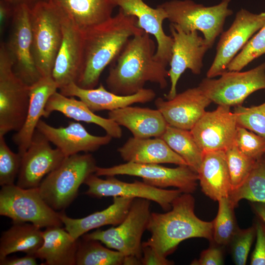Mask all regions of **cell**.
<instances>
[{"instance_id":"29","label":"cell","mask_w":265,"mask_h":265,"mask_svg":"<svg viewBox=\"0 0 265 265\" xmlns=\"http://www.w3.org/2000/svg\"><path fill=\"white\" fill-rule=\"evenodd\" d=\"M61 227H49L43 231V243L34 256L45 265H76L77 239Z\"/></svg>"},{"instance_id":"40","label":"cell","mask_w":265,"mask_h":265,"mask_svg":"<svg viewBox=\"0 0 265 265\" xmlns=\"http://www.w3.org/2000/svg\"><path fill=\"white\" fill-rule=\"evenodd\" d=\"M256 237L255 223L248 228L238 229L228 244L231 247V254L235 265H246L249 253Z\"/></svg>"},{"instance_id":"39","label":"cell","mask_w":265,"mask_h":265,"mask_svg":"<svg viewBox=\"0 0 265 265\" xmlns=\"http://www.w3.org/2000/svg\"><path fill=\"white\" fill-rule=\"evenodd\" d=\"M22 156L13 152L8 147L4 136L0 135V185L14 184L18 177Z\"/></svg>"},{"instance_id":"7","label":"cell","mask_w":265,"mask_h":265,"mask_svg":"<svg viewBox=\"0 0 265 265\" xmlns=\"http://www.w3.org/2000/svg\"><path fill=\"white\" fill-rule=\"evenodd\" d=\"M30 86L14 73L5 43L0 47V135L22 127L29 102Z\"/></svg>"},{"instance_id":"27","label":"cell","mask_w":265,"mask_h":265,"mask_svg":"<svg viewBox=\"0 0 265 265\" xmlns=\"http://www.w3.org/2000/svg\"><path fill=\"white\" fill-rule=\"evenodd\" d=\"M197 174L202 191L206 196L216 201L229 196L232 189L225 151L204 153Z\"/></svg>"},{"instance_id":"37","label":"cell","mask_w":265,"mask_h":265,"mask_svg":"<svg viewBox=\"0 0 265 265\" xmlns=\"http://www.w3.org/2000/svg\"><path fill=\"white\" fill-rule=\"evenodd\" d=\"M265 54V24L249 40L227 66L229 71H240Z\"/></svg>"},{"instance_id":"44","label":"cell","mask_w":265,"mask_h":265,"mask_svg":"<svg viewBox=\"0 0 265 265\" xmlns=\"http://www.w3.org/2000/svg\"><path fill=\"white\" fill-rule=\"evenodd\" d=\"M141 265H171L174 262L160 255L149 246L142 245Z\"/></svg>"},{"instance_id":"1","label":"cell","mask_w":265,"mask_h":265,"mask_svg":"<svg viewBox=\"0 0 265 265\" xmlns=\"http://www.w3.org/2000/svg\"><path fill=\"white\" fill-rule=\"evenodd\" d=\"M144 32L137 19L121 9L107 21L83 30L82 68L76 83L84 89L94 88L104 69L114 61L133 36Z\"/></svg>"},{"instance_id":"42","label":"cell","mask_w":265,"mask_h":265,"mask_svg":"<svg viewBox=\"0 0 265 265\" xmlns=\"http://www.w3.org/2000/svg\"><path fill=\"white\" fill-rule=\"evenodd\" d=\"M256 243L252 253L251 265H265V223L258 216L255 220Z\"/></svg>"},{"instance_id":"17","label":"cell","mask_w":265,"mask_h":265,"mask_svg":"<svg viewBox=\"0 0 265 265\" xmlns=\"http://www.w3.org/2000/svg\"><path fill=\"white\" fill-rule=\"evenodd\" d=\"M50 142L36 130L27 149L22 156L17 185L23 188L39 186L45 176L56 169L66 157L53 149Z\"/></svg>"},{"instance_id":"5","label":"cell","mask_w":265,"mask_h":265,"mask_svg":"<svg viewBox=\"0 0 265 265\" xmlns=\"http://www.w3.org/2000/svg\"><path fill=\"white\" fill-rule=\"evenodd\" d=\"M63 12L51 1L30 8L32 53L42 77L52 76L62 39Z\"/></svg>"},{"instance_id":"33","label":"cell","mask_w":265,"mask_h":265,"mask_svg":"<svg viewBox=\"0 0 265 265\" xmlns=\"http://www.w3.org/2000/svg\"><path fill=\"white\" fill-rule=\"evenodd\" d=\"M77 265H122L125 256L110 249L97 240L80 238L77 239Z\"/></svg>"},{"instance_id":"26","label":"cell","mask_w":265,"mask_h":265,"mask_svg":"<svg viewBox=\"0 0 265 265\" xmlns=\"http://www.w3.org/2000/svg\"><path fill=\"white\" fill-rule=\"evenodd\" d=\"M113 203L107 208L81 218L68 217L60 212V219L65 229L75 239L91 230L102 226L119 224L127 215L134 199L123 197H113Z\"/></svg>"},{"instance_id":"20","label":"cell","mask_w":265,"mask_h":265,"mask_svg":"<svg viewBox=\"0 0 265 265\" xmlns=\"http://www.w3.org/2000/svg\"><path fill=\"white\" fill-rule=\"evenodd\" d=\"M212 102L198 86L177 94L170 100L159 97L155 105L168 125L190 131Z\"/></svg>"},{"instance_id":"16","label":"cell","mask_w":265,"mask_h":265,"mask_svg":"<svg viewBox=\"0 0 265 265\" xmlns=\"http://www.w3.org/2000/svg\"><path fill=\"white\" fill-rule=\"evenodd\" d=\"M230 106L218 105L212 111H206L190 132L203 153L225 151L235 142L238 127Z\"/></svg>"},{"instance_id":"14","label":"cell","mask_w":265,"mask_h":265,"mask_svg":"<svg viewBox=\"0 0 265 265\" xmlns=\"http://www.w3.org/2000/svg\"><path fill=\"white\" fill-rule=\"evenodd\" d=\"M30 8L26 5L15 6L10 32L5 47L15 74L30 86L42 77L32 55Z\"/></svg>"},{"instance_id":"8","label":"cell","mask_w":265,"mask_h":265,"mask_svg":"<svg viewBox=\"0 0 265 265\" xmlns=\"http://www.w3.org/2000/svg\"><path fill=\"white\" fill-rule=\"evenodd\" d=\"M0 214L13 222H29L40 228L62 226L58 213L42 197L38 187L23 188L14 184L0 191Z\"/></svg>"},{"instance_id":"30","label":"cell","mask_w":265,"mask_h":265,"mask_svg":"<svg viewBox=\"0 0 265 265\" xmlns=\"http://www.w3.org/2000/svg\"><path fill=\"white\" fill-rule=\"evenodd\" d=\"M82 30L112 17L113 0H50Z\"/></svg>"},{"instance_id":"48","label":"cell","mask_w":265,"mask_h":265,"mask_svg":"<svg viewBox=\"0 0 265 265\" xmlns=\"http://www.w3.org/2000/svg\"><path fill=\"white\" fill-rule=\"evenodd\" d=\"M12 4L14 6L19 5H26L30 8L33 7L35 4L43 1H48L50 0H2Z\"/></svg>"},{"instance_id":"3","label":"cell","mask_w":265,"mask_h":265,"mask_svg":"<svg viewBox=\"0 0 265 265\" xmlns=\"http://www.w3.org/2000/svg\"><path fill=\"white\" fill-rule=\"evenodd\" d=\"M195 199L191 193L181 194L171 209L161 213L151 212L147 230L151 237L142 245L153 248L167 258L183 240L192 238H213V221H205L194 213Z\"/></svg>"},{"instance_id":"11","label":"cell","mask_w":265,"mask_h":265,"mask_svg":"<svg viewBox=\"0 0 265 265\" xmlns=\"http://www.w3.org/2000/svg\"><path fill=\"white\" fill-rule=\"evenodd\" d=\"M95 174L98 176L126 175L139 177L149 185L161 188L175 187L185 193L194 192L198 181L197 173L186 165L169 168L159 164L127 162L109 167L97 166Z\"/></svg>"},{"instance_id":"47","label":"cell","mask_w":265,"mask_h":265,"mask_svg":"<svg viewBox=\"0 0 265 265\" xmlns=\"http://www.w3.org/2000/svg\"><path fill=\"white\" fill-rule=\"evenodd\" d=\"M251 206L256 215L265 223V203L252 202Z\"/></svg>"},{"instance_id":"10","label":"cell","mask_w":265,"mask_h":265,"mask_svg":"<svg viewBox=\"0 0 265 265\" xmlns=\"http://www.w3.org/2000/svg\"><path fill=\"white\" fill-rule=\"evenodd\" d=\"M218 79L206 78L198 86L218 105H241L251 94L265 89V62L246 71H227Z\"/></svg>"},{"instance_id":"13","label":"cell","mask_w":265,"mask_h":265,"mask_svg":"<svg viewBox=\"0 0 265 265\" xmlns=\"http://www.w3.org/2000/svg\"><path fill=\"white\" fill-rule=\"evenodd\" d=\"M169 27L173 43L168 70L171 85L168 94L165 95L167 100L172 99L177 95L178 81L186 70H190L195 75L201 74L204 56L211 49L197 31L186 32L172 23Z\"/></svg>"},{"instance_id":"36","label":"cell","mask_w":265,"mask_h":265,"mask_svg":"<svg viewBox=\"0 0 265 265\" xmlns=\"http://www.w3.org/2000/svg\"><path fill=\"white\" fill-rule=\"evenodd\" d=\"M225 153L232 191L238 189L244 183L252 170L256 160L242 153L235 142L225 151Z\"/></svg>"},{"instance_id":"46","label":"cell","mask_w":265,"mask_h":265,"mask_svg":"<svg viewBox=\"0 0 265 265\" xmlns=\"http://www.w3.org/2000/svg\"><path fill=\"white\" fill-rule=\"evenodd\" d=\"M36 258L34 255H26L22 257H8L0 259V265H36Z\"/></svg>"},{"instance_id":"15","label":"cell","mask_w":265,"mask_h":265,"mask_svg":"<svg viewBox=\"0 0 265 265\" xmlns=\"http://www.w3.org/2000/svg\"><path fill=\"white\" fill-rule=\"evenodd\" d=\"M99 177L93 173L86 179L84 182L88 186L86 194L99 198L123 197L146 199L156 202L162 210L168 211L172 208L173 201L182 193L178 189L161 188L136 180L127 183L114 176H107L106 179Z\"/></svg>"},{"instance_id":"21","label":"cell","mask_w":265,"mask_h":265,"mask_svg":"<svg viewBox=\"0 0 265 265\" xmlns=\"http://www.w3.org/2000/svg\"><path fill=\"white\" fill-rule=\"evenodd\" d=\"M36 130L42 133L65 157L78 154L80 152H89L97 150L108 144L112 137L92 135L80 123L70 122L65 127L56 128L40 120Z\"/></svg>"},{"instance_id":"12","label":"cell","mask_w":265,"mask_h":265,"mask_svg":"<svg viewBox=\"0 0 265 265\" xmlns=\"http://www.w3.org/2000/svg\"><path fill=\"white\" fill-rule=\"evenodd\" d=\"M265 24V12L254 13L241 9L230 27L220 34L216 53L207 77L220 76L249 40Z\"/></svg>"},{"instance_id":"2","label":"cell","mask_w":265,"mask_h":265,"mask_svg":"<svg viewBox=\"0 0 265 265\" xmlns=\"http://www.w3.org/2000/svg\"><path fill=\"white\" fill-rule=\"evenodd\" d=\"M156 46L145 31L130 38L109 68L106 80L108 90L120 95H132L144 88L148 81L166 88L167 65L155 57Z\"/></svg>"},{"instance_id":"22","label":"cell","mask_w":265,"mask_h":265,"mask_svg":"<svg viewBox=\"0 0 265 265\" xmlns=\"http://www.w3.org/2000/svg\"><path fill=\"white\" fill-rule=\"evenodd\" d=\"M59 90L66 96L79 98L93 112L105 110L111 111L135 103L150 102L156 96L153 90L148 88H143L132 95H118L107 90L102 84L96 88L84 89L75 83H71Z\"/></svg>"},{"instance_id":"25","label":"cell","mask_w":265,"mask_h":265,"mask_svg":"<svg viewBox=\"0 0 265 265\" xmlns=\"http://www.w3.org/2000/svg\"><path fill=\"white\" fill-rule=\"evenodd\" d=\"M117 150L127 162L187 165L186 161L160 137L140 138L132 136Z\"/></svg>"},{"instance_id":"23","label":"cell","mask_w":265,"mask_h":265,"mask_svg":"<svg viewBox=\"0 0 265 265\" xmlns=\"http://www.w3.org/2000/svg\"><path fill=\"white\" fill-rule=\"evenodd\" d=\"M57 89L58 86L52 76L41 77L30 86L29 102L25 121L12 137L21 156L29 146L41 118L48 117L46 105L49 98Z\"/></svg>"},{"instance_id":"43","label":"cell","mask_w":265,"mask_h":265,"mask_svg":"<svg viewBox=\"0 0 265 265\" xmlns=\"http://www.w3.org/2000/svg\"><path fill=\"white\" fill-rule=\"evenodd\" d=\"M210 247L203 250L198 259H194L191 265H221L224 264L223 247L213 241Z\"/></svg>"},{"instance_id":"4","label":"cell","mask_w":265,"mask_h":265,"mask_svg":"<svg viewBox=\"0 0 265 265\" xmlns=\"http://www.w3.org/2000/svg\"><path fill=\"white\" fill-rule=\"evenodd\" d=\"M96 161L90 154L66 157L38 186L44 201L55 211L66 209L75 199L80 186L95 173Z\"/></svg>"},{"instance_id":"6","label":"cell","mask_w":265,"mask_h":265,"mask_svg":"<svg viewBox=\"0 0 265 265\" xmlns=\"http://www.w3.org/2000/svg\"><path fill=\"white\" fill-rule=\"evenodd\" d=\"M231 0H222L218 4L206 6L192 0H171L159 5L166 12L171 23L184 31H201L211 48L223 31L226 18L233 14L229 8Z\"/></svg>"},{"instance_id":"28","label":"cell","mask_w":265,"mask_h":265,"mask_svg":"<svg viewBox=\"0 0 265 265\" xmlns=\"http://www.w3.org/2000/svg\"><path fill=\"white\" fill-rule=\"evenodd\" d=\"M45 110L48 117L52 112L58 111L76 121L95 124L102 128L112 138H119L122 135L120 126L114 121L95 114L81 100L66 96L60 92L56 91L51 96Z\"/></svg>"},{"instance_id":"34","label":"cell","mask_w":265,"mask_h":265,"mask_svg":"<svg viewBox=\"0 0 265 265\" xmlns=\"http://www.w3.org/2000/svg\"><path fill=\"white\" fill-rule=\"evenodd\" d=\"M229 197L236 207L242 199L265 203V154L256 160L245 181L238 189L231 191Z\"/></svg>"},{"instance_id":"45","label":"cell","mask_w":265,"mask_h":265,"mask_svg":"<svg viewBox=\"0 0 265 265\" xmlns=\"http://www.w3.org/2000/svg\"><path fill=\"white\" fill-rule=\"evenodd\" d=\"M15 6L0 0V32L3 34L10 22L12 21Z\"/></svg>"},{"instance_id":"18","label":"cell","mask_w":265,"mask_h":265,"mask_svg":"<svg viewBox=\"0 0 265 265\" xmlns=\"http://www.w3.org/2000/svg\"><path fill=\"white\" fill-rule=\"evenodd\" d=\"M62 24V41L52 74L58 89L71 83H77L81 71L83 54V30L64 13Z\"/></svg>"},{"instance_id":"19","label":"cell","mask_w":265,"mask_h":265,"mask_svg":"<svg viewBox=\"0 0 265 265\" xmlns=\"http://www.w3.org/2000/svg\"><path fill=\"white\" fill-rule=\"evenodd\" d=\"M125 14L137 19V26L145 32L153 35L156 40L157 49L155 57L166 65L169 63L173 39L165 34L163 23L167 19L164 9L159 5L154 8L143 0H113Z\"/></svg>"},{"instance_id":"35","label":"cell","mask_w":265,"mask_h":265,"mask_svg":"<svg viewBox=\"0 0 265 265\" xmlns=\"http://www.w3.org/2000/svg\"><path fill=\"white\" fill-rule=\"evenodd\" d=\"M217 214L213 221V238L216 243L228 245L239 228L237 224L234 209L236 208L229 197L218 200Z\"/></svg>"},{"instance_id":"9","label":"cell","mask_w":265,"mask_h":265,"mask_svg":"<svg viewBox=\"0 0 265 265\" xmlns=\"http://www.w3.org/2000/svg\"><path fill=\"white\" fill-rule=\"evenodd\" d=\"M150 206L149 200L134 198L127 215L116 227L106 230L98 229L85 234L81 237L99 240L125 256H133L141 260L142 254L141 240L147 228L151 214Z\"/></svg>"},{"instance_id":"32","label":"cell","mask_w":265,"mask_h":265,"mask_svg":"<svg viewBox=\"0 0 265 265\" xmlns=\"http://www.w3.org/2000/svg\"><path fill=\"white\" fill-rule=\"evenodd\" d=\"M160 137L186 161L188 166L197 173L204 153L190 131L168 125Z\"/></svg>"},{"instance_id":"24","label":"cell","mask_w":265,"mask_h":265,"mask_svg":"<svg viewBox=\"0 0 265 265\" xmlns=\"http://www.w3.org/2000/svg\"><path fill=\"white\" fill-rule=\"evenodd\" d=\"M108 118L140 138L160 137L168 125L158 109L147 107L128 106L109 111Z\"/></svg>"},{"instance_id":"41","label":"cell","mask_w":265,"mask_h":265,"mask_svg":"<svg viewBox=\"0 0 265 265\" xmlns=\"http://www.w3.org/2000/svg\"><path fill=\"white\" fill-rule=\"evenodd\" d=\"M235 143L242 153L254 159L265 154V137L245 128L238 126Z\"/></svg>"},{"instance_id":"38","label":"cell","mask_w":265,"mask_h":265,"mask_svg":"<svg viewBox=\"0 0 265 265\" xmlns=\"http://www.w3.org/2000/svg\"><path fill=\"white\" fill-rule=\"evenodd\" d=\"M238 125L265 137V102L258 106H235Z\"/></svg>"},{"instance_id":"31","label":"cell","mask_w":265,"mask_h":265,"mask_svg":"<svg viewBox=\"0 0 265 265\" xmlns=\"http://www.w3.org/2000/svg\"><path fill=\"white\" fill-rule=\"evenodd\" d=\"M32 223H15L0 239V259L16 252L34 255L43 243V231Z\"/></svg>"}]
</instances>
